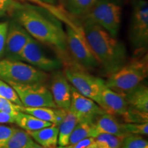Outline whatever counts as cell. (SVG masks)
Instances as JSON below:
<instances>
[{
	"mask_svg": "<svg viewBox=\"0 0 148 148\" xmlns=\"http://www.w3.org/2000/svg\"><path fill=\"white\" fill-rule=\"evenodd\" d=\"M13 11L14 20L31 37L64 54L67 51L65 31L58 18L45 9L31 5L16 3Z\"/></svg>",
	"mask_w": 148,
	"mask_h": 148,
	"instance_id": "6da1fadb",
	"label": "cell"
},
{
	"mask_svg": "<svg viewBox=\"0 0 148 148\" xmlns=\"http://www.w3.org/2000/svg\"><path fill=\"white\" fill-rule=\"evenodd\" d=\"M82 29L99 65L108 76L128 61L124 43L97 24L84 21Z\"/></svg>",
	"mask_w": 148,
	"mask_h": 148,
	"instance_id": "7a4b0ae2",
	"label": "cell"
},
{
	"mask_svg": "<svg viewBox=\"0 0 148 148\" xmlns=\"http://www.w3.org/2000/svg\"><path fill=\"white\" fill-rule=\"evenodd\" d=\"M148 75L147 55L133 58L121 69L109 75L105 85L110 89L126 94L136 88Z\"/></svg>",
	"mask_w": 148,
	"mask_h": 148,
	"instance_id": "3957f363",
	"label": "cell"
},
{
	"mask_svg": "<svg viewBox=\"0 0 148 148\" xmlns=\"http://www.w3.org/2000/svg\"><path fill=\"white\" fill-rule=\"evenodd\" d=\"M49 78L47 72L21 60H0V79L7 83H44Z\"/></svg>",
	"mask_w": 148,
	"mask_h": 148,
	"instance_id": "277c9868",
	"label": "cell"
},
{
	"mask_svg": "<svg viewBox=\"0 0 148 148\" xmlns=\"http://www.w3.org/2000/svg\"><path fill=\"white\" fill-rule=\"evenodd\" d=\"M67 50L82 69L92 70L100 66L99 61L84 36L82 27L66 23L65 29Z\"/></svg>",
	"mask_w": 148,
	"mask_h": 148,
	"instance_id": "5b68a950",
	"label": "cell"
},
{
	"mask_svg": "<svg viewBox=\"0 0 148 148\" xmlns=\"http://www.w3.org/2000/svg\"><path fill=\"white\" fill-rule=\"evenodd\" d=\"M122 8L116 0H97L83 21L97 24L116 37L121 23Z\"/></svg>",
	"mask_w": 148,
	"mask_h": 148,
	"instance_id": "8992f818",
	"label": "cell"
},
{
	"mask_svg": "<svg viewBox=\"0 0 148 148\" xmlns=\"http://www.w3.org/2000/svg\"><path fill=\"white\" fill-rule=\"evenodd\" d=\"M132 5L129 38L135 50H143L148 44V3L134 0Z\"/></svg>",
	"mask_w": 148,
	"mask_h": 148,
	"instance_id": "52a82bcc",
	"label": "cell"
},
{
	"mask_svg": "<svg viewBox=\"0 0 148 148\" xmlns=\"http://www.w3.org/2000/svg\"><path fill=\"white\" fill-rule=\"evenodd\" d=\"M8 84L16 92L23 106L57 108L50 90L43 85V83Z\"/></svg>",
	"mask_w": 148,
	"mask_h": 148,
	"instance_id": "ba28073f",
	"label": "cell"
},
{
	"mask_svg": "<svg viewBox=\"0 0 148 148\" xmlns=\"http://www.w3.org/2000/svg\"><path fill=\"white\" fill-rule=\"evenodd\" d=\"M64 74L72 86L81 95L90 98L97 103L104 81L83 69L67 67Z\"/></svg>",
	"mask_w": 148,
	"mask_h": 148,
	"instance_id": "9c48e42d",
	"label": "cell"
},
{
	"mask_svg": "<svg viewBox=\"0 0 148 148\" xmlns=\"http://www.w3.org/2000/svg\"><path fill=\"white\" fill-rule=\"evenodd\" d=\"M19 60L25 62L42 71H55L62 66L59 59L48 56L32 37L28 40L19 55Z\"/></svg>",
	"mask_w": 148,
	"mask_h": 148,
	"instance_id": "30bf717a",
	"label": "cell"
},
{
	"mask_svg": "<svg viewBox=\"0 0 148 148\" xmlns=\"http://www.w3.org/2000/svg\"><path fill=\"white\" fill-rule=\"evenodd\" d=\"M69 110L76 116L78 121H94L97 116L106 112L95 101L81 95L72 86Z\"/></svg>",
	"mask_w": 148,
	"mask_h": 148,
	"instance_id": "8fae6325",
	"label": "cell"
},
{
	"mask_svg": "<svg viewBox=\"0 0 148 148\" xmlns=\"http://www.w3.org/2000/svg\"><path fill=\"white\" fill-rule=\"evenodd\" d=\"M30 38V35L15 20L8 23L3 52L5 58L19 60L20 53Z\"/></svg>",
	"mask_w": 148,
	"mask_h": 148,
	"instance_id": "7c38bea8",
	"label": "cell"
},
{
	"mask_svg": "<svg viewBox=\"0 0 148 148\" xmlns=\"http://www.w3.org/2000/svg\"><path fill=\"white\" fill-rule=\"evenodd\" d=\"M97 104L107 113L112 115H123L128 106L125 94L119 93L110 89L103 83Z\"/></svg>",
	"mask_w": 148,
	"mask_h": 148,
	"instance_id": "4fadbf2b",
	"label": "cell"
},
{
	"mask_svg": "<svg viewBox=\"0 0 148 148\" xmlns=\"http://www.w3.org/2000/svg\"><path fill=\"white\" fill-rule=\"evenodd\" d=\"M50 92L57 108L69 110L71 103V85L62 71H54L51 80Z\"/></svg>",
	"mask_w": 148,
	"mask_h": 148,
	"instance_id": "5bb4252c",
	"label": "cell"
},
{
	"mask_svg": "<svg viewBox=\"0 0 148 148\" xmlns=\"http://www.w3.org/2000/svg\"><path fill=\"white\" fill-rule=\"evenodd\" d=\"M95 138L100 134H110L123 138L130 134L125 130L124 123H122L112 114L103 113L94 120Z\"/></svg>",
	"mask_w": 148,
	"mask_h": 148,
	"instance_id": "9a60e30c",
	"label": "cell"
},
{
	"mask_svg": "<svg viewBox=\"0 0 148 148\" xmlns=\"http://www.w3.org/2000/svg\"><path fill=\"white\" fill-rule=\"evenodd\" d=\"M18 110L29 114L42 121L49 122L59 126L65 117L66 111L58 108L50 107H25L18 106Z\"/></svg>",
	"mask_w": 148,
	"mask_h": 148,
	"instance_id": "2e32d148",
	"label": "cell"
},
{
	"mask_svg": "<svg viewBox=\"0 0 148 148\" xmlns=\"http://www.w3.org/2000/svg\"><path fill=\"white\" fill-rule=\"evenodd\" d=\"M125 95L128 109L148 114V88L140 84Z\"/></svg>",
	"mask_w": 148,
	"mask_h": 148,
	"instance_id": "e0dca14e",
	"label": "cell"
},
{
	"mask_svg": "<svg viewBox=\"0 0 148 148\" xmlns=\"http://www.w3.org/2000/svg\"><path fill=\"white\" fill-rule=\"evenodd\" d=\"M31 138L42 147L48 148L58 145V126L51 125L37 130L28 132Z\"/></svg>",
	"mask_w": 148,
	"mask_h": 148,
	"instance_id": "ac0fdd59",
	"label": "cell"
},
{
	"mask_svg": "<svg viewBox=\"0 0 148 148\" xmlns=\"http://www.w3.org/2000/svg\"><path fill=\"white\" fill-rule=\"evenodd\" d=\"M18 127L26 132H32L41 129L42 127L49 126L52 123L49 122L42 121L31 114L18 111L15 116V122Z\"/></svg>",
	"mask_w": 148,
	"mask_h": 148,
	"instance_id": "d6986e66",
	"label": "cell"
},
{
	"mask_svg": "<svg viewBox=\"0 0 148 148\" xmlns=\"http://www.w3.org/2000/svg\"><path fill=\"white\" fill-rule=\"evenodd\" d=\"M78 122V119L69 110L66 111L65 117L58 126V144L59 145H69L70 136Z\"/></svg>",
	"mask_w": 148,
	"mask_h": 148,
	"instance_id": "ffe728a7",
	"label": "cell"
},
{
	"mask_svg": "<svg viewBox=\"0 0 148 148\" xmlns=\"http://www.w3.org/2000/svg\"><path fill=\"white\" fill-rule=\"evenodd\" d=\"M94 121H79L69 138V145H73L79 140L88 137L95 138V127Z\"/></svg>",
	"mask_w": 148,
	"mask_h": 148,
	"instance_id": "44dd1931",
	"label": "cell"
},
{
	"mask_svg": "<svg viewBox=\"0 0 148 148\" xmlns=\"http://www.w3.org/2000/svg\"><path fill=\"white\" fill-rule=\"evenodd\" d=\"M97 0H65L66 10L75 16L84 17L90 10Z\"/></svg>",
	"mask_w": 148,
	"mask_h": 148,
	"instance_id": "7402d4cb",
	"label": "cell"
},
{
	"mask_svg": "<svg viewBox=\"0 0 148 148\" xmlns=\"http://www.w3.org/2000/svg\"><path fill=\"white\" fill-rule=\"evenodd\" d=\"M32 140L28 132L16 128L4 148H27Z\"/></svg>",
	"mask_w": 148,
	"mask_h": 148,
	"instance_id": "603a6c76",
	"label": "cell"
},
{
	"mask_svg": "<svg viewBox=\"0 0 148 148\" xmlns=\"http://www.w3.org/2000/svg\"><path fill=\"white\" fill-rule=\"evenodd\" d=\"M123 138L110 134H100L95 138L97 148H121Z\"/></svg>",
	"mask_w": 148,
	"mask_h": 148,
	"instance_id": "cb8c5ba5",
	"label": "cell"
},
{
	"mask_svg": "<svg viewBox=\"0 0 148 148\" xmlns=\"http://www.w3.org/2000/svg\"><path fill=\"white\" fill-rule=\"evenodd\" d=\"M0 97L4 98L18 106H21L22 103L16 92L8 83L0 79Z\"/></svg>",
	"mask_w": 148,
	"mask_h": 148,
	"instance_id": "d4e9b609",
	"label": "cell"
},
{
	"mask_svg": "<svg viewBox=\"0 0 148 148\" xmlns=\"http://www.w3.org/2000/svg\"><path fill=\"white\" fill-rule=\"evenodd\" d=\"M121 148H148V142L141 135L130 134L123 138Z\"/></svg>",
	"mask_w": 148,
	"mask_h": 148,
	"instance_id": "484cf974",
	"label": "cell"
},
{
	"mask_svg": "<svg viewBox=\"0 0 148 148\" xmlns=\"http://www.w3.org/2000/svg\"><path fill=\"white\" fill-rule=\"evenodd\" d=\"M124 127L130 134H148V122L145 123H124Z\"/></svg>",
	"mask_w": 148,
	"mask_h": 148,
	"instance_id": "4316f807",
	"label": "cell"
},
{
	"mask_svg": "<svg viewBox=\"0 0 148 148\" xmlns=\"http://www.w3.org/2000/svg\"><path fill=\"white\" fill-rule=\"evenodd\" d=\"M16 128L0 124V148H4Z\"/></svg>",
	"mask_w": 148,
	"mask_h": 148,
	"instance_id": "83f0119b",
	"label": "cell"
},
{
	"mask_svg": "<svg viewBox=\"0 0 148 148\" xmlns=\"http://www.w3.org/2000/svg\"><path fill=\"white\" fill-rule=\"evenodd\" d=\"M15 5L14 0H0V16L12 10Z\"/></svg>",
	"mask_w": 148,
	"mask_h": 148,
	"instance_id": "f1b7e54d",
	"label": "cell"
},
{
	"mask_svg": "<svg viewBox=\"0 0 148 148\" xmlns=\"http://www.w3.org/2000/svg\"><path fill=\"white\" fill-rule=\"evenodd\" d=\"M8 26V23L6 22V23L3 25L2 28L0 29V57L3 54V52H4L5 38H6Z\"/></svg>",
	"mask_w": 148,
	"mask_h": 148,
	"instance_id": "f546056e",
	"label": "cell"
},
{
	"mask_svg": "<svg viewBox=\"0 0 148 148\" xmlns=\"http://www.w3.org/2000/svg\"><path fill=\"white\" fill-rule=\"evenodd\" d=\"M15 115L7 112L0 111V124L5 123H14L15 122Z\"/></svg>",
	"mask_w": 148,
	"mask_h": 148,
	"instance_id": "4dcf8cb0",
	"label": "cell"
},
{
	"mask_svg": "<svg viewBox=\"0 0 148 148\" xmlns=\"http://www.w3.org/2000/svg\"><path fill=\"white\" fill-rule=\"evenodd\" d=\"M94 141H95V138L88 137L79 140L77 143L71 146L73 148H86L88 146L91 145Z\"/></svg>",
	"mask_w": 148,
	"mask_h": 148,
	"instance_id": "1f68e13d",
	"label": "cell"
},
{
	"mask_svg": "<svg viewBox=\"0 0 148 148\" xmlns=\"http://www.w3.org/2000/svg\"><path fill=\"white\" fill-rule=\"evenodd\" d=\"M27 148H45V147H42L41 145H40L39 144L36 143V142L32 139L31 140L30 143H29L28 146L27 147Z\"/></svg>",
	"mask_w": 148,
	"mask_h": 148,
	"instance_id": "d6a6232c",
	"label": "cell"
},
{
	"mask_svg": "<svg viewBox=\"0 0 148 148\" xmlns=\"http://www.w3.org/2000/svg\"><path fill=\"white\" fill-rule=\"evenodd\" d=\"M38 1H40V2L45 3V4H49V5H56L58 3V0H38Z\"/></svg>",
	"mask_w": 148,
	"mask_h": 148,
	"instance_id": "836d02e7",
	"label": "cell"
},
{
	"mask_svg": "<svg viewBox=\"0 0 148 148\" xmlns=\"http://www.w3.org/2000/svg\"><path fill=\"white\" fill-rule=\"evenodd\" d=\"M48 148H73L71 145H66V146H55V147H48Z\"/></svg>",
	"mask_w": 148,
	"mask_h": 148,
	"instance_id": "e575fe53",
	"label": "cell"
},
{
	"mask_svg": "<svg viewBox=\"0 0 148 148\" xmlns=\"http://www.w3.org/2000/svg\"><path fill=\"white\" fill-rule=\"evenodd\" d=\"M86 148H97V145H96L95 141H94L93 143L91 144V145H90L89 146H88V147H86Z\"/></svg>",
	"mask_w": 148,
	"mask_h": 148,
	"instance_id": "d590c367",
	"label": "cell"
},
{
	"mask_svg": "<svg viewBox=\"0 0 148 148\" xmlns=\"http://www.w3.org/2000/svg\"><path fill=\"white\" fill-rule=\"evenodd\" d=\"M5 23H6V22H3V23H0V29L2 28L3 26L5 25Z\"/></svg>",
	"mask_w": 148,
	"mask_h": 148,
	"instance_id": "8d00e7d4",
	"label": "cell"
},
{
	"mask_svg": "<svg viewBox=\"0 0 148 148\" xmlns=\"http://www.w3.org/2000/svg\"><path fill=\"white\" fill-rule=\"evenodd\" d=\"M62 1H63V2H64V1H65V0H62Z\"/></svg>",
	"mask_w": 148,
	"mask_h": 148,
	"instance_id": "74e56055",
	"label": "cell"
}]
</instances>
